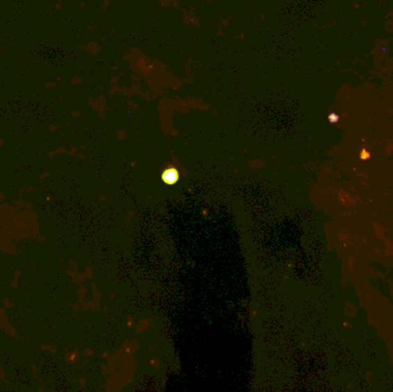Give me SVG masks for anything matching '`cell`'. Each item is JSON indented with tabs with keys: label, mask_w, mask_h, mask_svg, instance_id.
Returning <instances> with one entry per match:
<instances>
[{
	"label": "cell",
	"mask_w": 393,
	"mask_h": 392,
	"mask_svg": "<svg viewBox=\"0 0 393 392\" xmlns=\"http://www.w3.org/2000/svg\"><path fill=\"white\" fill-rule=\"evenodd\" d=\"M162 180L167 184H175L178 181V173L175 168H170V170H165L162 174Z\"/></svg>",
	"instance_id": "obj_1"
}]
</instances>
